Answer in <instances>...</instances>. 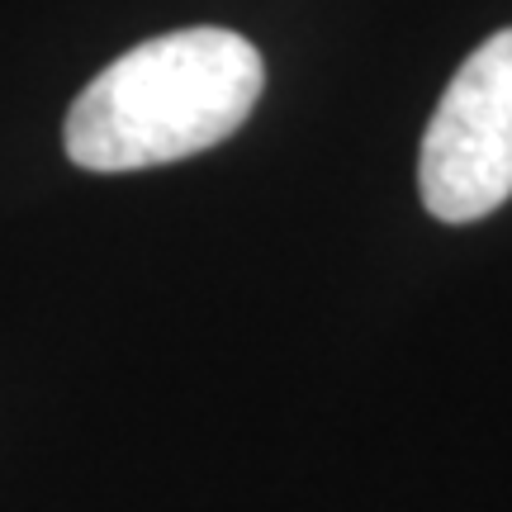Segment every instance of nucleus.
Segmentation results:
<instances>
[{"instance_id":"f257e3e1","label":"nucleus","mask_w":512,"mask_h":512,"mask_svg":"<svg viewBox=\"0 0 512 512\" xmlns=\"http://www.w3.org/2000/svg\"><path fill=\"white\" fill-rule=\"evenodd\" d=\"M266 62L233 29H176L110 62L72 100L62 143L86 171H143L209 152L256 110Z\"/></svg>"},{"instance_id":"f03ea898","label":"nucleus","mask_w":512,"mask_h":512,"mask_svg":"<svg viewBox=\"0 0 512 512\" xmlns=\"http://www.w3.org/2000/svg\"><path fill=\"white\" fill-rule=\"evenodd\" d=\"M418 190L441 223H475L512 200V29L484 38L451 76L422 133Z\"/></svg>"}]
</instances>
